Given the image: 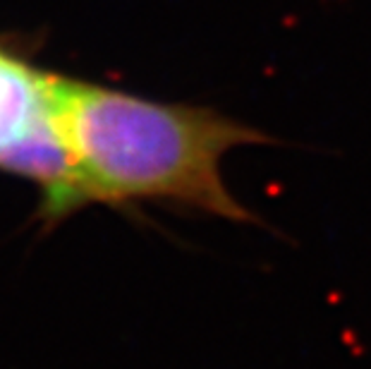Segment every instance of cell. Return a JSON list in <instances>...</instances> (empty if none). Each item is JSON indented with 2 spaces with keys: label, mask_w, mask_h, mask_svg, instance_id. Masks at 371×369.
Returning <instances> with one entry per match:
<instances>
[{
  "label": "cell",
  "mask_w": 371,
  "mask_h": 369,
  "mask_svg": "<svg viewBox=\"0 0 371 369\" xmlns=\"http://www.w3.org/2000/svg\"><path fill=\"white\" fill-rule=\"evenodd\" d=\"M51 118L72 163L79 207L166 204L254 221L223 180V158L268 139L240 120L60 77H53Z\"/></svg>",
  "instance_id": "cell-1"
},
{
  "label": "cell",
  "mask_w": 371,
  "mask_h": 369,
  "mask_svg": "<svg viewBox=\"0 0 371 369\" xmlns=\"http://www.w3.org/2000/svg\"><path fill=\"white\" fill-rule=\"evenodd\" d=\"M53 77L0 53V151L51 110Z\"/></svg>",
  "instance_id": "cell-2"
}]
</instances>
